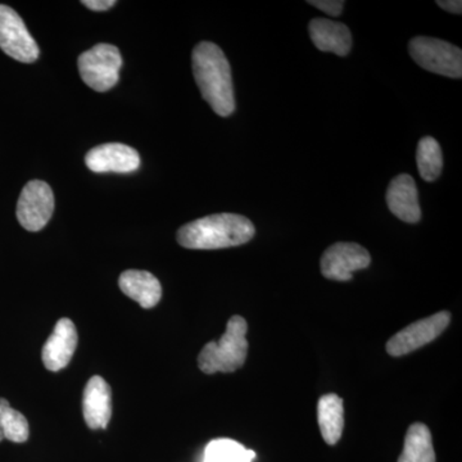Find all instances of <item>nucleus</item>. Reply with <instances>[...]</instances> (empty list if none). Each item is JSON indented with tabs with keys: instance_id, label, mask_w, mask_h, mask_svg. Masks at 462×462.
Returning a JSON list of instances; mask_svg holds the SVG:
<instances>
[{
	"instance_id": "obj_1",
	"label": "nucleus",
	"mask_w": 462,
	"mask_h": 462,
	"mask_svg": "<svg viewBox=\"0 0 462 462\" xmlns=\"http://www.w3.org/2000/svg\"><path fill=\"white\" fill-rule=\"evenodd\" d=\"M193 74L203 99L215 114L227 117L236 111L233 79L229 60L214 42H202L196 45L191 56Z\"/></svg>"
},
{
	"instance_id": "obj_7",
	"label": "nucleus",
	"mask_w": 462,
	"mask_h": 462,
	"mask_svg": "<svg viewBox=\"0 0 462 462\" xmlns=\"http://www.w3.org/2000/svg\"><path fill=\"white\" fill-rule=\"evenodd\" d=\"M54 212V194L50 185L42 180L27 182L17 202V218L27 231H41Z\"/></svg>"
},
{
	"instance_id": "obj_5",
	"label": "nucleus",
	"mask_w": 462,
	"mask_h": 462,
	"mask_svg": "<svg viewBox=\"0 0 462 462\" xmlns=\"http://www.w3.org/2000/svg\"><path fill=\"white\" fill-rule=\"evenodd\" d=\"M412 60L421 69L446 78L461 79L462 51L440 39L416 36L409 45Z\"/></svg>"
},
{
	"instance_id": "obj_9",
	"label": "nucleus",
	"mask_w": 462,
	"mask_h": 462,
	"mask_svg": "<svg viewBox=\"0 0 462 462\" xmlns=\"http://www.w3.org/2000/svg\"><path fill=\"white\" fill-rule=\"evenodd\" d=\"M372 256L357 243H336L321 257V273L334 282L351 281L355 272L367 269Z\"/></svg>"
},
{
	"instance_id": "obj_4",
	"label": "nucleus",
	"mask_w": 462,
	"mask_h": 462,
	"mask_svg": "<svg viewBox=\"0 0 462 462\" xmlns=\"http://www.w3.org/2000/svg\"><path fill=\"white\" fill-rule=\"evenodd\" d=\"M78 66L84 83L91 89L103 93L118 83L123 57L117 47L102 42L81 53Z\"/></svg>"
},
{
	"instance_id": "obj_11",
	"label": "nucleus",
	"mask_w": 462,
	"mask_h": 462,
	"mask_svg": "<svg viewBox=\"0 0 462 462\" xmlns=\"http://www.w3.org/2000/svg\"><path fill=\"white\" fill-rule=\"evenodd\" d=\"M78 329L74 322L69 319H60L42 346V360L44 366L54 373L65 369L78 348Z\"/></svg>"
},
{
	"instance_id": "obj_12",
	"label": "nucleus",
	"mask_w": 462,
	"mask_h": 462,
	"mask_svg": "<svg viewBox=\"0 0 462 462\" xmlns=\"http://www.w3.org/2000/svg\"><path fill=\"white\" fill-rule=\"evenodd\" d=\"M83 413L90 430H106L112 418V391L102 376H91L84 389Z\"/></svg>"
},
{
	"instance_id": "obj_6",
	"label": "nucleus",
	"mask_w": 462,
	"mask_h": 462,
	"mask_svg": "<svg viewBox=\"0 0 462 462\" xmlns=\"http://www.w3.org/2000/svg\"><path fill=\"white\" fill-rule=\"evenodd\" d=\"M0 50L23 63L35 62L41 54L23 18L5 5H0Z\"/></svg>"
},
{
	"instance_id": "obj_18",
	"label": "nucleus",
	"mask_w": 462,
	"mask_h": 462,
	"mask_svg": "<svg viewBox=\"0 0 462 462\" xmlns=\"http://www.w3.org/2000/svg\"><path fill=\"white\" fill-rule=\"evenodd\" d=\"M416 162L419 173L425 181H436L443 170V154L439 143L431 136H424L418 144Z\"/></svg>"
},
{
	"instance_id": "obj_2",
	"label": "nucleus",
	"mask_w": 462,
	"mask_h": 462,
	"mask_svg": "<svg viewBox=\"0 0 462 462\" xmlns=\"http://www.w3.org/2000/svg\"><path fill=\"white\" fill-rule=\"evenodd\" d=\"M254 233V225L245 216L217 214L184 225L176 239L184 248L221 249L245 245Z\"/></svg>"
},
{
	"instance_id": "obj_13",
	"label": "nucleus",
	"mask_w": 462,
	"mask_h": 462,
	"mask_svg": "<svg viewBox=\"0 0 462 462\" xmlns=\"http://www.w3.org/2000/svg\"><path fill=\"white\" fill-rule=\"evenodd\" d=\"M387 205L392 214L409 224H418L421 218L420 205H419L418 188L412 176L401 173L389 184Z\"/></svg>"
},
{
	"instance_id": "obj_21",
	"label": "nucleus",
	"mask_w": 462,
	"mask_h": 462,
	"mask_svg": "<svg viewBox=\"0 0 462 462\" xmlns=\"http://www.w3.org/2000/svg\"><path fill=\"white\" fill-rule=\"evenodd\" d=\"M307 3L334 17H338L345 8V2L342 0H309Z\"/></svg>"
},
{
	"instance_id": "obj_10",
	"label": "nucleus",
	"mask_w": 462,
	"mask_h": 462,
	"mask_svg": "<svg viewBox=\"0 0 462 462\" xmlns=\"http://www.w3.org/2000/svg\"><path fill=\"white\" fill-rule=\"evenodd\" d=\"M88 169L93 172H133L141 166V156L135 149L121 143H107L90 149L85 156Z\"/></svg>"
},
{
	"instance_id": "obj_16",
	"label": "nucleus",
	"mask_w": 462,
	"mask_h": 462,
	"mask_svg": "<svg viewBox=\"0 0 462 462\" xmlns=\"http://www.w3.org/2000/svg\"><path fill=\"white\" fill-rule=\"evenodd\" d=\"M318 420L321 436L328 445L338 443L345 428V407L337 394H325L318 403Z\"/></svg>"
},
{
	"instance_id": "obj_3",
	"label": "nucleus",
	"mask_w": 462,
	"mask_h": 462,
	"mask_svg": "<svg viewBox=\"0 0 462 462\" xmlns=\"http://www.w3.org/2000/svg\"><path fill=\"white\" fill-rule=\"evenodd\" d=\"M247 321L242 316H233L227 321L226 331L217 342L207 343L199 356V366L203 373H233L247 360Z\"/></svg>"
},
{
	"instance_id": "obj_24",
	"label": "nucleus",
	"mask_w": 462,
	"mask_h": 462,
	"mask_svg": "<svg viewBox=\"0 0 462 462\" xmlns=\"http://www.w3.org/2000/svg\"><path fill=\"white\" fill-rule=\"evenodd\" d=\"M9 406H11V404H9L7 400L0 398V422H2L3 413H5V410H7ZM3 439H5V437H3L2 428H0V442H2Z\"/></svg>"
},
{
	"instance_id": "obj_17",
	"label": "nucleus",
	"mask_w": 462,
	"mask_h": 462,
	"mask_svg": "<svg viewBox=\"0 0 462 462\" xmlns=\"http://www.w3.org/2000/svg\"><path fill=\"white\" fill-rule=\"evenodd\" d=\"M398 462H436L433 439L427 425L415 422L409 428Z\"/></svg>"
},
{
	"instance_id": "obj_14",
	"label": "nucleus",
	"mask_w": 462,
	"mask_h": 462,
	"mask_svg": "<svg viewBox=\"0 0 462 462\" xmlns=\"http://www.w3.org/2000/svg\"><path fill=\"white\" fill-rule=\"evenodd\" d=\"M310 38L319 51L346 57L351 51L352 33L345 23L314 18L309 25Z\"/></svg>"
},
{
	"instance_id": "obj_19",
	"label": "nucleus",
	"mask_w": 462,
	"mask_h": 462,
	"mask_svg": "<svg viewBox=\"0 0 462 462\" xmlns=\"http://www.w3.org/2000/svg\"><path fill=\"white\" fill-rule=\"evenodd\" d=\"M254 454L251 449L231 439H215L208 443L205 462H252Z\"/></svg>"
},
{
	"instance_id": "obj_22",
	"label": "nucleus",
	"mask_w": 462,
	"mask_h": 462,
	"mask_svg": "<svg viewBox=\"0 0 462 462\" xmlns=\"http://www.w3.org/2000/svg\"><path fill=\"white\" fill-rule=\"evenodd\" d=\"M83 5L85 7L91 9V11L102 12L114 7L116 5L115 0H84Z\"/></svg>"
},
{
	"instance_id": "obj_23",
	"label": "nucleus",
	"mask_w": 462,
	"mask_h": 462,
	"mask_svg": "<svg viewBox=\"0 0 462 462\" xmlns=\"http://www.w3.org/2000/svg\"><path fill=\"white\" fill-rule=\"evenodd\" d=\"M437 5H439V7L443 9V11L449 12V14H462L461 0H438Z\"/></svg>"
},
{
	"instance_id": "obj_8",
	"label": "nucleus",
	"mask_w": 462,
	"mask_h": 462,
	"mask_svg": "<svg viewBox=\"0 0 462 462\" xmlns=\"http://www.w3.org/2000/svg\"><path fill=\"white\" fill-rule=\"evenodd\" d=\"M449 321H451V314L442 311L430 318L413 322L388 340V354L393 357L411 354L437 339L447 329Z\"/></svg>"
},
{
	"instance_id": "obj_15",
	"label": "nucleus",
	"mask_w": 462,
	"mask_h": 462,
	"mask_svg": "<svg viewBox=\"0 0 462 462\" xmlns=\"http://www.w3.org/2000/svg\"><path fill=\"white\" fill-rule=\"evenodd\" d=\"M118 285L124 294L138 302L143 309H153L162 297L161 282L148 272L127 270L121 273Z\"/></svg>"
},
{
	"instance_id": "obj_20",
	"label": "nucleus",
	"mask_w": 462,
	"mask_h": 462,
	"mask_svg": "<svg viewBox=\"0 0 462 462\" xmlns=\"http://www.w3.org/2000/svg\"><path fill=\"white\" fill-rule=\"evenodd\" d=\"M0 428H2L5 439L11 440V442L23 443L29 439V421L23 413L12 409L11 406L3 413Z\"/></svg>"
}]
</instances>
